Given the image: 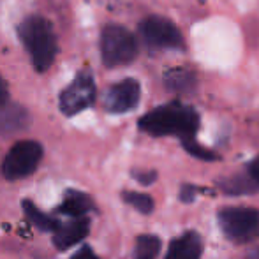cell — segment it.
Listing matches in <instances>:
<instances>
[{"mask_svg":"<svg viewBox=\"0 0 259 259\" xmlns=\"http://www.w3.org/2000/svg\"><path fill=\"white\" fill-rule=\"evenodd\" d=\"M164 85L169 92L177 94H191L194 92L198 79L194 71L187 67H173L164 72Z\"/></svg>","mask_w":259,"mask_h":259,"instance_id":"11","label":"cell"},{"mask_svg":"<svg viewBox=\"0 0 259 259\" xmlns=\"http://www.w3.org/2000/svg\"><path fill=\"white\" fill-rule=\"evenodd\" d=\"M94 210V201L89 194L79 191H67L64 194V201L57 208L58 213L69 215L72 219H81L85 217L89 211Z\"/></svg>","mask_w":259,"mask_h":259,"instance_id":"12","label":"cell"},{"mask_svg":"<svg viewBox=\"0 0 259 259\" xmlns=\"http://www.w3.org/2000/svg\"><path fill=\"white\" fill-rule=\"evenodd\" d=\"M160 242L159 236L155 235H141L136 238L134 245V259H155L160 252Z\"/></svg>","mask_w":259,"mask_h":259,"instance_id":"15","label":"cell"},{"mask_svg":"<svg viewBox=\"0 0 259 259\" xmlns=\"http://www.w3.org/2000/svg\"><path fill=\"white\" fill-rule=\"evenodd\" d=\"M245 175L259 187V155L254 157V159L247 164V173Z\"/></svg>","mask_w":259,"mask_h":259,"instance_id":"20","label":"cell"},{"mask_svg":"<svg viewBox=\"0 0 259 259\" xmlns=\"http://www.w3.org/2000/svg\"><path fill=\"white\" fill-rule=\"evenodd\" d=\"M72 259H99L96 256V252H94L90 247H83L81 250H78V252L72 256Z\"/></svg>","mask_w":259,"mask_h":259,"instance_id":"21","label":"cell"},{"mask_svg":"<svg viewBox=\"0 0 259 259\" xmlns=\"http://www.w3.org/2000/svg\"><path fill=\"white\" fill-rule=\"evenodd\" d=\"M219 189L228 196H245L259 191V187L247 175H235V177L224 178L219 182Z\"/></svg>","mask_w":259,"mask_h":259,"instance_id":"14","label":"cell"},{"mask_svg":"<svg viewBox=\"0 0 259 259\" xmlns=\"http://www.w3.org/2000/svg\"><path fill=\"white\" fill-rule=\"evenodd\" d=\"M90 233V221L89 217L72 219L67 224H60V228L53 233V245L58 250H67L72 245L85 240Z\"/></svg>","mask_w":259,"mask_h":259,"instance_id":"10","label":"cell"},{"mask_svg":"<svg viewBox=\"0 0 259 259\" xmlns=\"http://www.w3.org/2000/svg\"><path fill=\"white\" fill-rule=\"evenodd\" d=\"M23 211L27 221L30 222L34 228H37L39 231H48V233H55L58 228H60V222L57 219H53L52 215H46L39 210L30 199H25L23 201Z\"/></svg>","mask_w":259,"mask_h":259,"instance_id":"13","label":"cell"},{"mask_svg":"<svg viewBox=\"0 0 259 259\" xmlns=\"http://www.w3.org/2000/svg\"><path fill=\"white\" fill-rule=\"evenodd\" d=\"M245 259H259V245L254 247V249H250L249 252H247Z\"/></svg>","mask_w":259,"mask_h":259,"instance_id":"23","label":"cell"},{"mask_svg":"<svg viewBox=\"0 0 259 259\" xmlns=\"http://www.w3.org/2000/svg\"><path fill=\"white\" fill-rule=\"evenodd\" d=\"M141 99V85L138 79L125 78L122 81L111 85L104 94V108L109 113H127L133 111Z\"/></svg>","mask_w":259,"mask_h":259,"instance_id":"8","label":"cell"},{"mask_svg":"<svg viewBox=\"0 0 259 259\" xmlns=\"http://www.w3.org/2000/svg\"><path fill=\"white\" fill-rule=\"evenodd\" d=\"M101 55L109 69L131 64L138 57L136 37L122 25H106L101 34Z\"/></svg>","mask_w":259,"mask_h":259,"instance_id":"4","label":"cell"},{"mask_svg":"<svg viewBox=\"0 0 259 259\" xmlns=\"http://www.w3.org/2000/svg\"><path fill=\"white\" fill-rule=\"evenodd\" d=\"M140 34L152 50H184L185 41L180 28L164 16H148L140 23Z\"/></svg>","mask_w":259,"mask_h":259,"instance_id":"5","label":"cell"},{"mask_svg":"<svg viewBox=\"0 0 259 259\" xmlns=\"http://www.w3.org/2000/svg\"><path fill=\"white\" fill-rule=\"evenodd\" d=\"M42 159V147L37 141H18L2 164V173L7 180H20L35 171Z\"/></svg>","mask_w":259,"mask_h":259,"instance_id":"7","label":"cell"},{"mask_svg":"<svg viewBox=\"0 0 259 259\" xmlns=\"http://www.w3.org/2000/svg\"><path fill=\"white\" fill-rule=\"evenodd\" d=\"M222 235L233 243H250L259 238V210L252 206H224L217 211Z\"/></svg>","mask_w":259,"mask_h":259,"instance_id":"3","label":"cell"},{"mask_svg":"<svg viewBox=\"0 0 259 259\" xmlns=\"http://www.w3.org/2000/svg\"><path fill=\"white\" fill-rule=\"evenodd\" d=\"M203 256V238L198 231L182 233L180 236L171 240L164 259H201Z\"/></svg>","mask_w":259,"mask_h":259,"instance_id":"9","label":"cell"},{"mask_svg":"<svg viewBox=\"0 0 259 259\" xmlns=\"http://www.w3.org/2000/svg\"><path fill=\"white\" fill-rule=\"evenodd\" d=\"M18 35L30 55L34 67L39 72L48 71L58 53L57 35L52 23L42 16H28L18 25Z\"/></svg>","mask_w":259,"mask_h":259,"instance_id":"2","label":"cell"},{"mask_svg":"<svg viewBox=\"0 0 259 259\" xmlns=\"http://www.w3.org/2000/svg\"><path fill=\"white\" fill-rule=\"evenodd\" d=\"M199 189L196 187V185H191V184H184L180 187V192H178V198H180L182 203H185V205H189V203H192L196 199V196H198Z\"/></svg>","mask_w":259,"mask_h":259,"instance_id":"19","label":"cell"},{"mask_svg":"<svg viewBox=\"0 0 259 259\" xmlns=\"http://www.w3.org/2000/svg\"><path fill=\"white\" fill-rule=\"evenodd\" d=\"M182 147L185 148V152H187V154H191L192 157H196V159H199V160H208V162H213V160L219 159V155L215 154V152L208 150L206 147L199 145L196 138L184 140V141H182Z\"/></svg>","mask_w":259,"mask_h":259,"instance_id":"17","label":"cell"},{"mask_svg":"<svg viewBox=\"0 0 259 259\" xmlns=\"http://www.w3.org/2000/svg\"><path fill=\"white\" fill-rule=\"evenodd\" d=\"M199 113L192 106L180 101H171L167 104L157 106L140 118V129L154 138L177 136L180 141L196 138L199 131Z\"/></svg>","mask_w":259,"mask_h":259,"instance_id":"1","label":"cell"},{"mask_svg":"<svg viewBox=\"0 0 259 259\" xmlns=\"http://www.w3.org/2000/svg\"><path fill=\"white\" fill-rule=\"evenodd\" d=\"M94 101H96V81H94V74L89 67L81 69L71 81V85L62 90L60 97H58L62 113L67 116L85 111L94 104Z\"/></svg>","mask_w":259,"mask_h":259,"instance_id":"6","label":"cell"},{"mask_svg":"<svg viewBox=\"0 0 259 259\" xmlns=\"http://www.w3.org/2000/svg\"><path fill=\"white\" fill-rule=\"evenodd\" d=\"M133 178L141 185H152L157 180V173L154 169H134Z\"/></svg>","mask_w":259,"mask_h":259,"instance_id":"18","label":"cell"},{"mask_svg":"<svg viewBox=\"0 0 259 259\" xmlns=\"http://www.w3.org/2000/svg\"><path fill=\"white\" fill-rule=\"evenodd\" d=\"M122 199L138 210L140 213L143 215H150L155 208V203H154V198L148 194H143V192H136V191H125L122 194Z\"/></svg>","mask_w":259,"mask_h":259,"instance_id":"16","label":"cell"},{"mask_svg":"<svg viewBox=\"0 0 259 259\" xmlns=\"http://www.w3.org/2000/svg\"><path fill=\"white\" fill-rule=\"evenodd\" d=\"M7 97H9V90H7V83L6 79L0 76V108L7 103Z\"/></svg>","mask_w":259,"mask_h":259,"instance_id":"22","label":"cell"}]
</instances>
